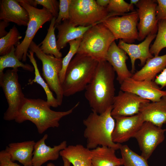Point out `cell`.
<instances>
[{
	"instance_id": "6da1fadb",
	"label": "cell",
	"mask_w": 166,
	"mask_h": 166,
	"mask_svg": "<svg viewBox=\"0 0 166 166\" xmlns=\"http://www.w3.org/2000/svg\"><path fill=\"white\" fill-rule=\"evenodd\" d=\"M115 78L111 65L106 61L99 62L85 89V97L92 111L101 114L112 106L115 96Z\"/></svg>"
},
{
	"instance_id": "7a4b0ae2",
	"label": "cell",
	"mask_w": 166,
	"mask_h": 166,
	"mask_svg": "<svg viewBox=\"0 0 166 166\" xmlns=\"http://www.w3.org/2000/svg\"><path fill=\"white\" fill-rule=\"evenodd\" d=\"M79 103L77 102L66 111H56L51 109L46 101L25 97L14 120L18 123L31 121L36 127L38 133L41 134L49 128L58 127L61 119L72 113Z\"/></svg>"
},
{
	"instance_id": "3957f363",
	"label": "cell",
	"mask_w": 166,
	"mask_h": 166,
	"mask_svg": "<svg viewBox=\"0 0 166 166\" xmlns=\"http://www.w3.org/2000/svg\"><path fill=\"white\" fill-rule=\"evenodd\" d=\"M112 109L111 106L101 114L92 111L83 120L85 127L83 135L88 148L91 150L98 146H105L115 150L120 149L121 144L114 142L112 139L115 124L111 114Z\"/></svg>"
},
{
	"instance_id": "277c9868",
	"label": "cell",
	"mask_w": 166,
	"mask_h": 166,
	"mask_svg": "<svg viewBox=\"0 0 166 166\" xmlns=\"http://www.w3.org/2000/svg\"><path fill=\"white\" fill-rule=\"evenodd\" d=\"M99 62L89 57L76 54L67 68L61 84L64 96L69 97L85 90Z\"/></svg>"
},
{
	"instance_id": "5b68a950",
	"label": "cell",
	"mask_w": 166,
	"mask_h": 166,
	"mask_svg": "<svg viewBox=\"0 0 166 166\" xmlns=\"http://www.w3.org/2000/svg\"><path fill=\"white\" fill-rule=\"evenodd\" d=\"M115 40L102 23L95 24L84 34L77 54L89 57L99 62L106 61L109 48Z\"/></svg>"
},
{
	"instance_id": "8992f818",
	"label": "cell",
	"mask_w": 166,
	"mask_h": 166,
	"mask_svg": "<svg viewBox=\"0 0 166 166\" xmlns=\"http://www.w3.org/2000/svg\"><path fill=\"white\" fill-rule=\"evenodd\" d=\"M109 13L95 0H72L69 7L70 22L75 26H88L107 19Z\"/></svg>"
},
{
	"instance_id": "52a82bcc",
	"label": "cell",
	"mask_w": 166,
	"mask_h": 166,
	"mask_svg": "<svg viewBox=\"0 0 166 166\" xmlns=\"http://www.w3.org/2000/svg\"><path fill=\"white\" fill-rule=\"evenodd\" d=\"M25 9L29 15L25 37L22 42L16 48L15 54L21 61L25 62L27 59L28 49L38 30L46 22L51 21L53 17L45 7L38 9L24 2L22 0H17Z\"/></svg>"
},
{
	"instance_id": "ba28073f",
	"label": "cell",
	"mask_w": 166,
	"mask_h": 166,
	"mask_svg": "<svg viewBox=\"0 0 166 166\" xmlns=\"http://www.w3.org/2000/svg\"><path fill=\"white\" fill-rule=\"evenodd\" d=\"M18 69H8L0 75V85L8 104L3 119L15 120L25 98L19 82Z\"/></svg>"
},
{
	"instance_id": "9c48e42d",
	"label": "cell",
	"mask_w": 166,
	"mask_h": 166,
	"mask_svg": "<svg viewBox=\"0 0 166 166\" xmlns=\"http://www.w3.org/2000/svg\"><path fill=\"white\" fill-rule=\"evenodd\" d=\"M29 49L42 61V76L51 91L55 93L59 105L60 106L64 97L59 79L63 58H57L53 55L45 53L33 41L31 42Z\"/></svg>"
},
{
	"instance_id": "30bf717a",
	"label": "cell",
	"mask_w": 166,
	"mask_h": 166,
	"mask_svg": "<svg viewBox=\"0 0 166 166\" xmlns=\"http://www.w3.org/2000/svg\"><path fill=\"white\" fill-rule=\"evenodd\" d=\"M139 20L137 11L126 14L121 17L109 18L101 21L113 34L116 40L121 39L130 43L138 40L137 27Z\"/></svg>"
},
{
	"instance_id": "8fae6325",
	"label": "cell",
	"mask_w": 166,
	"mask_h": 166,
	"mask_svg": "<svg viewBox=\"0 0 166 166\" xmlns=\"http://www.w3.org/2000/svg\"><path fill=\"white\" fill-rule=\"evenodd\" d=\"M166 131L150 122L143 123L133 138L138 142L141 155L145 159L148 160L157 146L164 140Z\"/></svg>"
},
{
	"instance_id": "7c38bea8",
	"label": "cell",
	"mask_w": 166,
	"mask_h": 166,
	"mask_svg": "<svg viewBox=\"0 0 166 166\" xmlns=\"http://www.w3.org/2000/svg\"><path fill=\"white\" fill-rule=\"evenodd\" d=\"M156 0H140L136 5L139 22L138 40H143L151 34L157 33L158 21L156 14Z\"/></svg>"
},
{
	"instance_id": "4fadbf2b",
	"label": "cell",
	"mask_w": 166,
	"mask_h": 166,
	"mask_svg": "<svg viewBox=\"0 0 166 166\" xmlns=\"http://www.w3.org/2000/svg\"><path fill=\"white\" fill-rule=\"evenodd\" d=\"M120 90L133 93L144 99L156 102L166 95V91L162 90L154 81H137L131 77L121 84Z\"/></svg>"
},
{
	"instance_id": "5bb4252c",
	"label": "cell",
	"mask_w": 166,
	"mask_h": 166,
	"mask_svg": "<svg viewBox=\"0 0 166 166\" xmlns=\"http://www.w3.org/2000/svg\"><path fill=\"white\" fill-rule=\"evenodd\" d=\"M149 102L135 94L120 90L114 98L111 115L113 117L134 115L139 113L141 104Z\"/></svg>"
},
{
	"instance_id": "9a60e30c",
	"label": "cell",
	"mask_w": 166,
	"mask_h": 166,
	"mask_svg": "<svg viewBox=\"0 0 166 166\" xmlns=\"http://www.w3.org/2000/svg\"><path fill=\"white\" fill-rule=\"evenodd\" d=\"M113 118L115 124L112 135V140L115 143L120 144L133 138L144 122L139 113L132 116Z\"/></svg>"
},
{
	"instance_id": "2e32d148",
	"label": "cell",
	"mask_w": 166,
	"mask_h": 166,
	"mask_svg": "<svg viewBox=\"0 0 166 166\" xmlns=\"http://www.w3.org/2000/svg\"><path fill=\"white\" fill-rule=\"evenodd\" d=\"M156 34H151L148 35L145 40L138 44L127 43L121 39H119L118 46L123 50L129 57L131 63V72L134 73L135 63L136 59L140 61V66H143L147 60L154 56L149 51L150 45L156 38Z\"/></svg>"
},
{
	"instance_id": "e0dca14e",
	"label": "cell",
	"mask_w": 166,
	"mask_h": 166,
	"mask_svg": "<svg viewBox=\"0 0 166 166\" xmlns=\"http://www.w3.org/2000/svg\"><path fill=\"white\" fill-rule=\"evenodd\" d=\"M47 134L36 142L34 146L32 159V166H41L49 160H57L60 156V152L67 146V142L64 140L57 145L52 147L45 143L48 138Z\"/></svg>"
},
{
	"instance_id": "ac0fdd59",
	"label": "cell",
	"mask_w": 166,
	"mask_h": 166,
	"mask_svg": "<svg viewBox=\"0 0 166 166\" xmlns=\"http://www.w3.org/2000/svg\"><path fill=\"white\" fill-rule=\"evenodd\" d=\"M0 19L19 26H27L29 15L27 10L17 0H1L0 1Z\"/></svg>"
},
{
	"instance_id": "d6986e66",
	"label": "cell",
	"mask_w": 166,
	"mask_h": 166,
	"mask_svg": "<svg viewBox=\"0 0 166 166\" xmlns=\"http://www.w3.org/2000/svg\"><path fill=\"white\" fill-rule=\"evenodd\" d=\"M127 53L113 41L108 50L106 61L112 66L117 74V80L121 84L126 79L132 77L133 74L128 69L126 61Z\"/></svg>"
},
{
	"instance_id": "ffe728a7",
	"label": "cell",
	"mask_w": 166,
	"mask_h": 166,
	"mask_svg": "<svg viewBox=\"0 0 166 166\" xmlns=\"http://www.w3.org/2000/svg\"><path fill=\"white\" fill-rule=\"evenodd\" d=\"M139 113L144 122H150L162 128L166 123V95L159 101L141 104Z\"/></svg>"
},
{
	"instance_id": "44dd1931",
	"label": "cell",
	"mask_w": 166,
	"mask_h": 166,
	"mask_svg": "<svg viewBox=\"0 0 166 166\" xmlns=\"http://www.w3.org/2000/svg\"><path fill=\"white\" fill-rule=\"evenodd\" d=\"M92 26H75L69 20L55 24V28L58 30L57 43L58 50L60 51L64 48L69 42L82 38L85 32Z\"/></svg>"
},
{
	"instance_id": "7402d4cb",
	"label": "cell",
	"mask_w": 166,
	"mask_h": 166,
	"mask_svg": "<svg viewBox=\"0 0 166 166\" xmlns=\"http://www.w3.org/2000/svg\"><path fill=\"white\" fill-rule=\"evenodd\" d=\"M35 143L33 140L11 143L6 146L5 150L9 154L12 161H18L23 166H32Z\"/></svg>"
},
{
	"instance_id": "603a6c76",
	"label": "cell",
	"mask_w": 166,
	"mask_h": 166,
	"mask_svg": "<svg viewBox=\"0 0 166 166\" xmlns=\"http://www.w3.org/2000/svg\"><path fill=\"white\" fill-rule=\"evenodd\" d=\"M166 68V54L154 56L147 60L140 70L133 74L132 78L137 81H153L157 74Z\"/></svg>"
},
{
	"instance_id": "cb8c5ba5",
	"label": "cell",
	"mask_w": 166,
	"mask_h": 166,
	"mask_svg": "<svg viewBox=\"0 0 166 166\" xmlns=\"http://www.w3.org/2000/svg\"><path fill=\"white\" fill-rule=\"evenodd\" d=\"M73 166H91V150L81 144L69 145L60 152Z\"/></svg>"
},
{
	"instance_id": "d4e9b609",
	"label": "cell",
	"mask_w": 166,
	"mask_h": 166,
	"mask_svg": "<svg viewBox=\"0 0 166 166\" xmlns=\"http://www.w3.org/2000/svg\"><path fill=\"white\" fill-rule=\"evenodd\" d=\"M115 149L99 146L91 150V166H117L122 165L121 158L117 157Z\"/></svg>"
},
{
	"instance_id": "484cf974",
	"label": "cell",
	"mask_w": 166,
	"mask_h": 166,
	"mask_svg": "<svg viewBox=\"0 0 166 166\" xmlns=\"http://www.w3.org/2000/svg\"><path fill=\"white\" fill-rule=\"evenodd\" d=\"M56 19L53 17L50 21L47 34L38 45H41L40 48L45 53L53 55L57 58H62V53L57 48L55 34Z\"/></svg>"
},
{
	"instance_id": "4316f807",
	"label": "cell",
	"mask_w": 166,
	"mask_h": 166,
	"mask_svg": "<svg viewBox=\"0 0 166 166\" xmlns=\"http://www.w3.org/2000/svg\"><path fill=\"white\" fill-rule=\"evenodd\" d=\"M28 52L29 54L28 53L27 57H29L30 62L34 68L35 77L34 78L31 80L28 84H31L33 83H36L40 85L45 93L47 97L46 101L50 106L53 108L57 107L59 105L56 98L54 97L47 84L40 74L36 61L34 57V52L30 50H29Z\"/></svg>"
},
{
	"instance_id": "83f0119b",
	"label": "cell",
	"mask_w": 166,
	"mask_h": 166,
	"mask_svg": "<svg viewBox=\"0 0 166 166\" xmlns=\"http://www.w3.org/2000/svg\"><path fill=\"white\" fill-rule=\"evenodd\" d=\"M16 48L13 46L11 51L8 53L0 57V75L4 73L3 70L6 68L18 69L22 67L25 70L32 72L34 70L33 66L22 62L15 54Z\"/></svg>"
},
{
	"instance_id": "f1b7e54d",
	"label": "cell",
	"mask_w": 166,
	"mask_h": 166,
	"mask_svg": "<svg viewBox=\"0 0 166 166\" xmlns=\"http://www.w3.org/2000/svg\"><path fill=\"white\" fill-rule=\"evenodd\" d=\"M22 37L17 27L14 25L5 36L0 38V55L2 56L9 53L13 46L17 47L20 44Z\"/></svg>"
},
{
	"instance_id": "f546056e",
	"label": "cell",
	"mask_w": 166,
	"mask_h": 166,
	"mask_svg": "<svg viewBox=\"0 0 166 166\" xmlns=\"http://www.w3.org/2000/svg\"><path fill=\"white\" fill-rule=\"evenodd\" d=\"M119 149L124 166H149L147 160L133 151L127 145L121 144Z\"/></svg>"
},
{
	"instance_id": "4dcf8cb0",
	"label": "cell",
	"mask_w": 166,
	"mask_h": 166,
	"mask_svg": "<svg viewBox=\"0 0 166 166\" xmlns=\"http://www.w3.org/2000/svg\"><path fill=\"white\" fill-rule=\"evenodd\" d=\"M155 38L149 49L150 53L154 56H158L161 51L166 48V20L158 21V30Z\"/></svg>"
},
{
	"instance_id": "1f68e13d",
	"label": "cell",
	"mask_w": 166,
	"mask_h": 166,
	"mask_svg": "<svg viewBox=\"0 0 166 166\" xmlns=\"http://www.w3.org/2000/svg\"><path fill=\"white\" fill-rule=\"evenodd\" d=\"M106 8L109 13V18L119 15H123L126 13L133 11L134 5L127 3L124 0H110Z\"/></svg>"
},
{
	"instance_id": "d6a6232c",
	"label": "cell",
	"mask_w": 166,
	"mask_h": 166,
	"mask_svg": "<svg viewBox=\"0 0 166 166\" xmlns=\"http://www.w3.org/2000/svg\"><path fill=\"white\" fill-rule=\"evenodd\" d=\"M82 38L69 42V49L66 55L63 58L62 68L59 74V79L62 84L63 81L67 68L70 62L77 54Z\"/></svg>"
},
{
	"instance_id": "836d02e7",
	"label": "cell",
	"mask_w": 166,
	"mask_h": 166,
	"mask_svg": "<svg viewBox=\"0 0 166 166\" xmlns=\"http://www.w3.org/2000/svg\"><path fill=\"white\" fill-rule=\"evenodd\" d=\"M28 4L36 7L38 5L47 9L53 17L57 18L59 11V3L56 0H22Z\"/></svg>"
},
{
	"instance_id": "e575fe53",
	"label": "cell",
	"mask_w": 166,
	"mask_h": 166,
	"mask_svg": "<svg viewBox=\"0 0 166 166\" xmlns=\"http://www.w3.org/2000/svg\"><path fill=\"white\" fill-rule=\"evenodd\" d=\"M72 0H60L58 16L55 21V24L61 23L62 21L69 20V7Z\"/></svg>"
},
{
	"instance_id": "d590c367",
	"label": "cell",
	"mask_w": 166,
	"mask_h": 166,
	"mask_svg": "<svg viewBox=\"0 0 166 166\" xmlns=\"http://www.w3.org/2000/svg\"><path fill=\"white\" fill-rule=\"evenodd\" d=\"M156 17L158 21L166 20V0H156Z\"/></svg>"
},
{
	"instance_id": "8d00e7d4",
	"label": "cell",
	"mask_w": 166,
	"mask_h": 166,
	"mask_svg": "<svg viewBox=\"0 0 166 166\" xmlns=\"http://www.w3.org/2000/svg\"><path fill=\"white\" fill-rule=\"evenodd\" d=\"M0 166H22L12 161L9 154L4 150L0 152Z\"/></svg>"
},
{
	"instance_id": "74e56055",
	"label": "cell",
	"mask_w": 166,
	"mask_h": 166,
	"mask_svg": "<svg viewBox=\"0 0 166 166\" xmlns=\"http://www.w3.org/2000/svg\"><path fill=\"white\" fill-rule=\"evenodd\" d=\"M154 81L158 85H160V88L161 89L166 86V68L156 77Z\"/></svg>"
},
{
	"instance_id": "f35d334b",
	"label": "cell",
	"mask_w": 166,
	"mask_h": 166,
	"mask_svg": "<svg viewBox=\"0 0 166 166\" xmlns=\"http://www.w3.org/2000/svg\"><path fill=\"white\" fill-rule=\"evenodd\" d=\"M9 25V23L3 20L0 22V38L6 35L8 33L6 30L5 28Z\"/></svg>"
},
{
	"instance_id": "ab89813d",
	"label": "cell",
	"mask_w": 166,
	"mask_h": 166,
	"mask_svg": "<svg viewBox=\"0 0 166 166\" xmlns=\"http://www.w3.org/2000/svg\"><path fill=\"white\" fill-rule=\"evenodd\" d=\"M109 0H97L96 2L97 4L100 6L103 7H106L108 5Z\"/></svg>"
},
{
	"instance_id": "60d3db41",
	"label": "cell",
	"mask_w": 166,
	"mask_h": 166,
	"mask_svg": "<svg viewBox=\"0 0 166 166\" xmlns=\"http://www.w3.org/2000/svg\"><path fill=\"white\" fill-rule=\"evenodd\" d=\"M63 163V166H71L70 162L66 158L62 157Z\"/></svg>"
},
{
	"instance_id": "b9f144b4",
	"label": "cell",
	"mask_w": 166,
	"mask_h": 166,
	"mask_svg": "<svg viewBox=\"0 0 166 166\" xmlns=\"http://www.w3.org/2000/svg\"><path fill=\"white\" fill-rule=\"evenodd\" d=\"M139 0H131L130 1V4L133 5H136L139 1Z\"/></svg>"
},
{
	"instance_id": "7bdbcfd3",
	"label": "cell",
	"mask_w": 166,
	"mask_h": 166,
	"mask_svg": "<svg viewBox=\"0 0 166 166\" xmlns=\"http://www.w3.org/2000/svg\"><path fill=\"white\" fill-rule=\"evenodd\" d=\"M46 166H56V165L52 163H49L47 164Z\"/></svg>"
},
{
	"instance_id": "ee69618b",
	"label": "cell",
	"mask_w": 166,
	"mask_h": 166,
	"mask_svg": "<svg viewBox=\"0 0 166 166\" xmlns=\"http://www.w3.org/2000/svg\"></svg>"
}]
</instances>
